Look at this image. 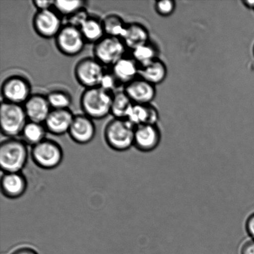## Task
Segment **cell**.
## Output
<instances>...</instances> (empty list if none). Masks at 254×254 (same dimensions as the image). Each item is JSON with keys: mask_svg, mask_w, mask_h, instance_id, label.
<instances>
[{"mask_svg": "<svg viewBox=\"0 0 254 254\" xmlns=\"http://www.w3.org/2000/svg\"><path fill=\"white\" fill-rule=\"evenodd\" d=\"M154 7L159 16L168 17L171 16L175 11L176 2L173 0H162L156 1Z\"/></svg>", "mask_w": 254, "mask_h": 254, "instance_id": "83f0119b", "label": "cell"}, {"mask_svg": "<svg viewBox=\"0 0 254 254\" xmlns=\"http://www.w3.org/2000/svg\"><path fill=\"white\" fill-rule=\"evenodd\" d=\"M103 24L106 36L123 39L128 24L118 14H110L104 17Z\"/></svg>", "mask_w": 254, "mask_h": 254, "instance_id": "cb8c5ba5", "label": "cell"}, {"mask_svg": "<svg viewBox=\"0 0 254 254\" xmlns=\"http://www.w3.org/2000/svg\"><path fill=\"white\" fill-rule=\"evenodd\" d=\"M0 186L2 195L6 198H19L26 191L27 179L21 172L3 173L1 176Z\"/></svg>", "mask_w": 254, "mask_h": 254, "instance_id": "5bb4252c", "label": "cell"}, {"mask_svg": "<svg viewBox=\"0 0 254 254\" xmlns=\"http://www.w3.org/2000/svg\"><path fill=\"white\" fill-rule=\"evenodd\" d=\"M23 106L29 121L41 124H44L52 110L46 95L40 93L32 94Z\"/></svg>", "mask_w": 254, "mask_h": 254, "instance_id": "2e32d148", "label": "cell"}, {"mask_svg": "<svg viewBox=\"0 0 254 254\" xmlns=\"http://www.w3.org/2000/svg\"><path fill=\"white\" fill-rule=\"evenodd\" d=\"M134 129L135 127L127 119L114 118L104 129L107 144L114 151L128 150L134 145Z\"/></svg>", "mask_w": 254, "mask_h": 254, "instance_id": "3957f363", "label": "cell"}, {"mask_svg": "<svg viewBox=\"0 0 254 254\" xmlns=\"http://www.w3.org/2000/svg\"><path fill=\"white\" fill-rule=\"evenodd\" d=\"M10 254H39L36 249L29 245H21L17 246L11 251Z\"/></svg>", "mask_w": 254, "mask_h": 254, "instance_id": "1f68e13d", "label": "cell"}, {"mask_svg": "<svg viewBox=\"0 0 254 254\" xmlns=\"http://www.w3.org/2000/svg\"><path fill=\"white\" fill-rule=\"evenodd\" d=\"M47 132L44 124L28 121L21 134V139L27 145L32 147L47 138Z\"/></svg>", "mask_w": 254, "mask_h": 254, "instance_id": "7402d4cb", "label": "cell"}, {"mask_svg": "<svg viewBox=\"0 0 254 254\" xmlns=\"http://www.w3.org/2000/svg\"><path fill=\"white\" fill-rule=\"evenodd\" d=\"M161 140L160 129L157 125L144 124L135 127L134 146L138 150L148 153L158 148Z\"/></svg>", "mask_w": 254, "mask_h": 254, "instance_id": "8fae6325", "label": "cell"}, {"mask_svg": "<svg viewBox=\"0 0 254 254\" xmlns=\"http://www.w3.org/2000/svg\"><path fill=\"white\" fill-rule=\"evenodd\" d=\"M96 133L94 120L85 114L74 116L68 134L72 140L79 144H86L93 140Z\"/></svg>", "mask_w": 254, "mask_h": 254, "instance_id": "7c38bea8", "label": "cell"}, {"mask_svg": "<svg viewBox=\"0 0 254 254\" xmlns=\"http://www.w3.org/2000/svg\"><path fill=\"white\" fill-rule=\"evenodd\" d=\"M244 6L249 9H254V0H246L242 1Z\"/></svg>", "mask_w": 254, "mask_h": 254, "instance_id": "e575fe53", "label": "cell"}, {"mask_svg": "<svg viewBox=\"0 0 254 254\" xmlns=\"http://www.w3.org/2000/svg\"><path fill=\"white\" fill-rule=\"evenodd\" d=\"M88 1L82 0H57L55 1L53 8L60 15L68 17L80 10L86 8Z\"/></svg>", "mask_w": 254, "mask_h": 254, "instance_id": "4316f807", "label": "cell"}, {"mask_svg": "<svg viewBox=\"0 0 254 254\" xmlns=\"http://www.w3.org/2000/svg\"><path fill=\"white\" fill-rule=\"evenodd\" d=\"M46 96L52 109H69L73 102L71 94L64 89H54Z\"/></svg>", "mask_w": 254, "mask_h": 254, "instance_id": "484cf974", "label": "cell"}, {"mask_svg": "<svg viewBox=\"0 0 254 254\" xmlns=\"http://www.w3.org/2000/svg\"><path fill=\"white\" fill-rule=\"evenodd\" d=\"M122 39L127 49L133 51L149 42V31L143 25L132 22L128 24L126 33Z\"/></svg>", "mask_w": 254, "mask_h": 254, "instance_id": "ffe728a7", "label": "cell"}, {"mask_svg": "<svg viewBox=\"0 0 254 254\" xmlns=\"http://www.w3.org/2000/svg\"><path fill=\"white\" fill-rule=\"evenodd\" d=\"M89 16H90V15L86 11V8H84L67 17V19H68L67 24L80 29L82 25L89 18Z\"/></svg>", "mask_w": 254, "mask_h": 254, "instance_id": "f546056e", "label": "cell"}, {"mask_svg": "<svg viewBox=\"0 0 254 254\" xmlns=\"http://www.w3.org/2000/svg\"><path fill=\"white\" fill-rule=\"evenodd\" d=\"M55 39L59 51L68 57L78 56L87 43L80 29L68 24L64 25Z\"/></svg>", "mask_w": 254, "mask_h": 254, "instance_id": "9c48e42d", "label": "cell"}, {"mask_svg": "<svg viewBox=\"0 0 254 254\" xmlns=\"http://www.w3.org/2000/svg\"><path fill=\"white\" fill-rule=\"evenodd\" d=\"M240 254H254V239H248L242 244L240 249Z\"/></svg>", "mask_w": 254, "mask_h": 254, "instance_id": "d6a6232c", "label": "cell"}, {"mask_svg": "<svg viewBox=\"0 0 254 254\" xmlns=\"http://www.w3.org/2000/svg\"><path fill=\"white\" fill-rule=\"evenodd\" d=\"M113 94L100 87L86 89L80 98V106L84 114L93 120L107 118L111 114Z\"/></svg>", "mask_w": 254, "mask_h": 254, "instance_id": "6da1fadb", "label": "cell"}, {"mask_svg": "<svg viewBox=\"0 0 254 254\" xmlns=\"http://www.w3.org/2000/svg\"><path fill=\"white\" fill-rule=\"evenodd\" d=\"M124 91L136 104H151L156 96V86L139 77L127 84Z\"/></svg>", "mask_w": 254, "mask_h": 254, "instance_id": "4fadbf2b", "label": "cell"}, {"mask_svg": "<svg viewBox=\"0 0 254 254\" xmlns=\"http://www.w3.org/2000/svg\"><path fill=\"white\" fill-rule=\"evenodd\" d=\"M1 94L2 101L22 105L32 94L31 84L24 76L12 74L2 81Z\"/></svg>", "mask_w": 254, "mask_h": 254, "instance_id": "8992f818", "label": "cell"}, {"mask_svg": "<svg viewBox=\"0 0 254 254\" xmlns=\"http://www.w3.org/2000/svg\"><path fill=\"white\" fill-rule=\"evenodd\" d=\"M28 156L27 145L21 139L7 138L0 144V166L3 173L21 172Z\"/></svg>", "mask_w": 254, "mask_h": 254, "instance_id": "7a4b0ae2", "label": "cell"}, {"mask_svg": "<svg viewBox=\"0 0 254 254\" xmlns=\"http://www.w3.org/2000/svg\"><path fill=\"white\" fill-rule=\"evenodd\" d=\"M246 230L251 238L254 240V213L251 214L246 221Z\"/></svg>", "mask_w": 254, "mask_h": 254, "instance_id": "836d02e7", "label": "cell"}, {"mask_svg": "<svg viewBox=\"0 0 254 254\" xmlns=\"http://www.w3.org/2000/svg\"><path fill=\"white\" fill-rule=\"evenodd\" d=\"M31 156L37 166L49 170L61 165L64 159V151L58 142L46 138L32 147Z\"/></svg>", "mask_w": 254, "mask_h": 254, "instance_id": "5b68a950", "label": "cell"}, {"mask_svg": "<svg viewBox=\"0 0 254 254\" xmlns=\"http://www.w3.org/2000/svg\"><path fill=\"white\" fill-rule=\"evenodd\" d=\"M139 66L131 57H124L112 66L111 71L115 76L119 83H130L139 77Z\"/></svg>", "mask_w": 254, "mask_h": 254, "instance_id": "ac0fdd59", "label": "cell"}, {"mask_svg": "<svg viewBox=\"0 0 254 254\" xmlns=\"http://www.w3.org/2000/svg\"><path fill=\"white\" fill-rule=\"evenodd\" d=\"M54 2L55 1H50V0H44V1L34 0L32 1L37 11H44V10L53 8Z\"/></svg>", "mask_w": 254, "mask_h": 254, "instance_id": "4dcf8cb0", "label": "cell"}, {"mask_svg": "<svg viewBox=\"0 0 254 254\" xmlns=\"http://www.w3.org/2000/svg\"><path fill=\"white\" fill-rule=\"evenodd\" d=\"M79 29L86 42L89 43L95 44L106 36L103 21L95 17L89 16Z\"/></svg>", "mask_w": 254, "mask_h": 254, "instance_id": "44dd1931", "label": "cell"}, {"mask_svg": "<svg viewBox=\"0 0 254 254\" xmlns=\"http://www.w3.org/2000/svg\"><path fill=\"white\" fill-rule=\"evenodd\" d=\"M158 49L150 41L132 51V58L139 67L146 65L158 59Z\"/></svg>", "mask_w": 254, "mask_h": 254, "instance_id": "d4e9b609", "label": "cell"}, {"mask_svg": "<svg viewBox=\"0 0 254 254\" xmlns=\"http://www.w3.org/2000/svg\"><path fill=\"white\" fill-rule=\"evenodd\" d=\"M168 76V68L164 62L159 59L146 65L139 67V77L154 86L163 83Z\"/></svg>", "mask_w": 254, "mask_h": 254, "instance_id": "d6986e66", "label": "cell"}, {"mask_svg": "<svg viewBox=\"0 0 254 254\" xmlns=\"http://www.w3.org/2000/svg\"><path fill=\"white\" fill-rule=\"evenodd\" d=\"M119 83L113 72L106 71L99 87L109 93H113L114 90L118 88Z\"/></svg>", "mask_w": 254, "mask_h": 254, "instance_id": "f1b7e54d", "label": "cell"}, {"mask_svg": "<svg viewBox=\"0 0 254 254\" xmlns=\"http://www.w3.org/2000/svg\"><path fill=\"white\" fill-rule=\"evenodd\" d=\"M127 49L123 39L106 36L94 44V57L103 65L113 66L125 57Z\"/></svg>", "mask_w": 254, "mask_h": 254, "instance_id": "52a82bcc", "label": "cell"}, {"mask_svg": "<svg viewBox=\"0 0 254 254\" xmlns=\"http://www.w3.org/2000/svg\"><path fill=\"white\" fill-rule=\"evenodd\" d=\"M159 119V112L151 104H134L127 120L137 127L144 124L157 125Z\"/></svg>", "mask_w": 254, "mask_h": 254, "instance_id": "e0dca14e", "label": "cell"}, {"mask_svg": "<svg viewBox=\"0 0 254 254\" xmlns=\"http://www.w3.org/2000/svg\"><path fill=\"white\" fill-rule=\"evenodd\" d=\"M27 123L28 118L23 106L1 101L0 126L3 135L7 138H16L21 136Z\"/></svg>", "mask_w": 254, "mask_h": 254, "instance_id": "277c9868", "label": "cell"}, {"mask_svg": "<svg viewBox=\"0 0 254 254\" xmlns=\"http://www.w3.org/2000/svg\"><path fill=\"white\" fill-rule=\"evenodd\" d=\"M105 72L104 65L94 57L82 59L74 69L76 81L86 89L99 87Z\"/></svg>", "mask_w": 254, "mask_h": 254, "instance_id": "ba28073f", "label": "cell"}, {"mask_svg": "<svg viewBox=\"0 0 254 254\" xmlns=\"http://www.w3.org/2000/svg\"><path fill=\"white\" fill-rule=\"evenodd\" d=\"M133 104L125 91L115 92L113 94L111 114L114 118L127 119Z\"/></svg>", "mask_w": 254, "mask_h": 254, "instance_id": "603a6c76", "label": "cell"}, {"mask_svg": "<svg viewBox=\"0 0 254 254\" xmlns=\"http://www.w3.org/2000/svg\"><path fill=\"white\" fill-rule=\"evenodd\" d=\"M34 31L44 39L56 38L61 31L62 21L61 15L54 9L37 11L32 19Z\"/></svg>", "mask_w": 254, "mask_h": 254, "instance_id": "30bf717a", "label": "cell"}, {"mask_svg": "<svg viewBox=\"0 0 254 254\" xmlns=\"http://www.w3.org/2000/svg\"><path fill=\"white\" fill-rule=\"evenodd\" d=\"M74 116L70 109H52L44 124L49 133L56 136L64 135L68 133Z\"/></svg>", "mask_w": 254, "mask_h": 254, "instance_id": "9a60e30c", "label": "cell"}, {"mask_svg": "<svg viewBox=\"0 0 254 254\" xmlns=\"http://www.w3.org/2000/svg\"><path fill=\"white\" fill-rule=\"evenodd\" d=\"M253 51H254V50H253Z\"/></svg>", "mask_w": 254, "mask_h": 254, "instance_id": "d590c367", "label": "cell"}]
</instances>
